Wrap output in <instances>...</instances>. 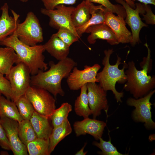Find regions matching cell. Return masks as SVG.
<instances>
[{
  "label": "cell",
  "instance_id": "34",
  "mask_svg": "<svg viewBox=\"0 0 155 155\" xmlns=\"http://www.w3.org/2000/svg\"><path fill=\"white\" fill-rule=\"evenodd\" d=\"M78 0H41L45 8L48 10H53L59 5H73Z\"/></svg>",
  "mask_w": 155,
  "mask_h": 155
},
{
  "label": "cell",
  "instance_id": "20",
  "mask_svg": "<svg viewBox=\"0 0 155 155\" xmlns=\"http://www.w3.org/2000/svg\"><path fill=\"white\" fill-rule=\"evenodd\" d=\"M108 10L100 5H95L91 3L90 13L91 15L89 20L82 26L76 28L77 32L80 37L85 33L89 27L94 25L104 23L106 13Z\"/></svg>",
  "mask_w": 155,
  "mask_h": 155
},
{
  "label": "cell",
  "instance_id": "29",
  "mask_svg": "<svg viewBox=\"0 0 155 155\" xmlns=\"http://www.w3.org/2000/svg\"><path fill=\"white\" fill-rule=\"evenodd\" d=\"M15 102L23 119L30 120L34 110L32 104L25 95L20 97Z\"/></svg>",
  "mask_w": 155,
  "mask_h": 155
},
{
  "label": "cell",
  "instance_id": "39",
  "mask_svg": "<svg viewBox=\"0 0 155 155\" xmlns=\"http://www.w3.org/2000/svg\"><path fill=\"white\" fill-rule=\"evenodd\" d=\"M132 8L134 9L135 8V3L134 2L131 0H124Z\"/></svg>",
  "mask_w": 155,
  "mask_h": 155
},
{
  "label": "cell",
  "instance_id": "4",
  "mask_svg": "<svg viewBox=\"0 0 155 155\" xmlns=\"http://www.w3.org/2000/svg\"><path fill=\"white\" fill-rule=\"evenodd\" d=\"M113 49L105 50L104 51V57L102 61L104 67L102 71L98 73L96 78L98 82L105 90H111L115 96L117 102H122L121 98L123 96V92H119L116 90L115 85L118 82L124 84L127 81V76L125 70L127 64L124 62L123 68L120 69L119 66L122 63L121 58L117 55V60L115 65H111L109 63L111 55L113 53Z\"/></svg>",
  "mask_w": 155,
  "mask_h": 155
},
{
  "label": "cell",
  "instance_id": "19",
  "mask_svg": "<svg viewBox=\"0 0 155 155\" xmlns=\"http://www.w3.org/2000/svg\"><path fill=\"white\" fill-rule=\"evenodd\" d=\"M49 119L34 111L30 121L38 138L49 139L53 129Z\"/></svg>",
  "mask_w": 155,
  "mask_h": 155
},
{
  "label": "cell",
  "instance_id": "10",
  "mask_svg": "<svg viewBox=\"0 0 155 155\" xmlns=\"http://www.w3.org/2000/svg\"><path fill=\"white\" fill-rule=\"evenodd\" d=\"M118 3L122 5L125 9L126 16L125 21L130 27L131 31L132 40L130 44L133 46L140 41L139 34L141 29L148 26L144 23L140 16V14L144 13V4L137 3H135V8L133 9L124 0H115Z\"/></svg>",
  "mask_w": 155,
  "mask_h": 155
},
{
  "label": "cell",
  "instance_id": "30",
  "mask_svg": "<svg viewBox=\"0 0 155 155\" xmlns=\"http://www.w3.org/2000/svg\"><path fill=\"white\" fill-rule=\"evenodd\" d=\"M100 142H98L94 141L92 143L93 145L100 148L101 152H99L98 153L102 155H123L124 154L119 152L116 148L112 144L111 139L108 141H106L103 140L101 137L99 138Z\"/></svg>",
  "mask_w": 155,
  "mask_h": 155
},
{
  "label": "cell",
  "instance_id": "41",
  "mask_svg": "<svg viewBox=\"0 0 155 155\" xmlns=\"http://www.w3.org/2000/svg\"><path fill=\"white\" fill-rule=\"evenodd\" d=\"M1 95H2V94H1V93L0 92V96H1Z\"/></svg>",
  "mask_w": 155,
  "mask_h": 155
},
{
  "label": "cell",
  "instance_id": "8",
  "mask_svg": "<svg viewBox=\"0 0 155 155\" xmlns=\"http://www.w3.org/2000/svg\"><path fill=\"white\" fill-rule=\"evenodd\" d=\"M74 8L72 6L67 7L64 5H59L53 10L42 8L40 11L42 14L49 17V25L51 27L58 30L61 27L66 28L80 38V37L71 20V14Z\"/></svg>",
  "mask_w": 155,
  "mask_h": 155
},
{
  "label": "cell",
  "instance_id": "11",
  "mask_svg": "<svg viewBox=\"0 0 155 155\" xmlns=\"http://www.w3.org/2000/svg\"><path fill=\"white\" fill-rule=\"evenodd\" d=\"M101 66L95 64L92 66L86 65L83 70L79 69L76 66L73 67L66 80L71 90H77L84 85L90 82H98L96 76Z\"/></svg>",
  "mask_w": 155,
  "mask_h": 155
},
{
  "label": "cell",
  "instance_id": "13",
  "mask_svg": "<svg viewBox=\"0 0 155 155\" xmlns=\"http://www.w3.org/2000/svg\"><path fill=\"white\" fill-rule=\"evenodd\" d=\"M0 122L5 132L11 150L14 155H27L26 146L20 140L18 135V122L5 117L0 118Z\"/></svg>",
  "mask_w": 155,
  "mask_h": 155
},
{
  "label": "cell",
  "instance_id": "1",
  "mask_svg": "<svg viewBox=\"0 0 155 155\" xmlns=\"http://www.w3.org/2000/svg\"><path fill=\"white\" fill-rule=\"evenodd\" d=\"M77 63L67 57L57 63L50 61L48 70H40L36 74L31 75L30 86L44 89L56 97L58 94L64 96L65 93L61 82L63 79L67 78Z\"/></svg>",
  "mask_w": 155,
  "mask_h": 155
},
{
  "label": "cell",
  "instance_id": "22",
  "mask_svg": "<svg viewBox=\"0 0 155 155\" xmlns=\"http://www.w3.org/2000/svg\"><path fill=\"white\" fill-rule=\"evenodd\" d=\"M18 57L11 47H0V73L6 75L14 63H19Z\"/></svg>",
  "mask_w": 155,
  "mask_h": 155
},
{
  "label": "cell",
  "instance_id": "17",
  "mask_svg": "<svg viewBox=\"0 0 155 155\" xmlns=\"http://www.w3.org/2000/svg\"><path fill=\"white\" fill-rule=\"evenodd\" d=\"M8 9L9 6L7 3H5L0 8L2 13L0 18V41L12 34L20 21V15L11 9L13 16H10Z\"/></svg>",
  "mask_w": 155,
  "mask_h": 155
},
{
  "label": "cell",
  "instance_id": "35",
  "mask_svg": "<svg viewBox=\"0 0 155 155\" xmlns=\"http://www.w3.org/2000/svg\"><path fill=\"white\" fill-rule=\"evenodd\" d=\"M145 12V14H142L143 20H144L146 24L154 25L155 24V16L152 11L150 6L148 4H144Z\"/></svg>",
  "mask_w": 155,
  "mask_h": 155
},
{
  "label": "cell",
  "instance_id": "25",
  "mask_svg": "<svg viewBox=\"0 0 155 155\" xmlns=\"http://www.w3.org/2000/svg\"><path fill=\"white\" fill-rule=\"evenodd\" d=\"M80 89V94L75 102L74 111L77 115L85 118L92 115L89 106L87 84L82 86Z\"/></svg>",
  "mask_w": 155,
  "mask_h": 155
},
{
  "label": "cell",
  "instance_id": "16",
  "mask_svg": "<svg viewBox=\"0 0 155 155\" xmlns=\"http://www.w3.org/2000/svg\"><path fill=\"white\" fill-rule=\"evenodd\" d=\"M85 33H90L87 40L91 44H94L97 39L106 40L112 45L119 43L117 37L111 28L104 23L92 25L88 27Z\"/></svg>",
  "mask_w": 155,
  "mask_h": 155
},
{
  "label": "cell",
  "instance_id": "28",
  "mask_svg": "<svg viewBox=\"0 0 155 155\" xmlns=\"http://www.w3.org/2000/svg\"><path fill=\"white\" fill-rule=\"evenodd\" d=\"M72 107L69 103H63L58 108L56 109L51 119L53 127L61 124L67 119L69 113L72 111Z\"/></svg>",
  "mask_w": 155,
  "mask_h": 155
},
{
  "label": "cell",
  "instance_id": "21",
  "mask_svg": "<svg viewBox=\"0 0 155 155\" xmlns=\"http://www.w3.org/2000/svg\"><path fill=\"white\" fill-rule=\"evenodd\" d=\"M91 3L87 1H83L75 7L71 16L72 23L75 28H79L85 24L89 20Z\"/></svg>",
  "mask_w": 155,
  "mask_h": 155
},
{
  "label": "cell",
  "instance_id": "14",
  "mask_svg": "<svg viewBox=\"0 0 155 155\" xmlns=\"http://www.w3.org/2000/svg\"><path fill=\"white\" fill-rule=\"evenodd\" d=\"M108 26L116 35L119 43H131L132 40V35L127 28L124 18L113 13L106 12L104 23Z\"/></svg>",
  "mask_w": 155,
  "mask_h": 155
},
{
  "label": "cell",
  "instance_id": "27",
  "mask_svg": "<svg viewBox=\"0 0 155 155\" xmlns=\"http://www.w3.org/2000/svg\"><path fill=\"white\" fill-rule=\"evenodd\" d=\"M18 132L20 140L26 146L37 137L30 120L18 122Z\"/></svg>",
  "mask_w": 155,
  "mask_h": 155
},
{
  "label": "cell",
  "instance_id": "24",
  "mask_svg": "<svg viewBox=\"0 0 155 155\" xmlns=\"http://www.w3.org/2000/svg\"><path fill=\"white\" fill-rule=\"evenodd\" d=\"M10 100L2 95L0 96V118L5 117L20 122L24 119L15 103Z\"/></svg>",
  "mask_w": 155,
  "mask_h": 155
},
{
  "label": "cell",
  "instance_id": "7",
  "mask_svg": "<svg viewBox=\"0 0 155 155\" xmlns=\"http://www.w3.org/2000/svg\"><path fill=\"white\" fill-rule=\"evenodd\" d=\"M31 75L29 69L24 63L20 62L13 66L6 78L10 84L12 101L15 102L25 94L30 86Z\"/></svg>",
  "mask_w": 155,
  "mask_h": 155
},
{
  "label": "cell",
  "instance_id": "36",
  "mask_svg": "<svg viewBox=\"0 0 155 155\" xmlns=\"http://www.w3.org/2000/svg\"><path fill=\"white\" fill-rule=\"evenodd\" d=\"M0 146L4 149L11 150L10 146L5 131L0 122Z\"/></svg>",
  "mask_w": 155,
  "mask_h": 155
},
{
  "label": "cell",
  "instance_id": "15",
  "mask_svg": "<svg viewBox=\"0 0 155 155\" xmlns=\"http://www.w3.org/2000/svg\"><path fill=\"white\" fill-rule=\"evenodd\" d=\"M106 123L102 121L91 119L88 117L79 121L75 122L73 125L76 136L88 134L96 140L101 137Z\"/></svg>",
  "mask_w": 155,
  "mask_h": 155
},
{
  "label": "cell",
  "instance_id": "9",
  "mask_svg": "<svg viewBox=\"0 0 155 155\" xmlns=\"http://www.w3.org/2000/svg\"><path fill=\"white\" fill-rule=\"evenodd\" d=\"M155 92V90L150 91L146 96L138 99L128 98L127 101L128 105L133 106L135 109L133 111V119L135 121L144 123V126L148 129L155 128V123L152 118L151 111L152 104L150 98Z\"/></svg>",
  "mask_w": 155,
  "mask_h": 155
},
{
  "label": "cell",
  "instance_id": "18",
  "mask_svg": "<svg viewBox=\"0 0 155 155\" xmlns=\"http://www.w3.org/2000/svg\"><path fill=\"white\" fill-rule=\"evenodd\" d=\"M43 45L45 51L59 61L67 57L69 53V46L55 34Z\"/></svg>",
  "mask_w": 155,
  "mask_h": 155
},
{
  "label": "cell",
  "instance_id": "5",
  "mask_svg": "<svg viewBox=\"0 0 155 155\" xmlns=\"http://www.w3.org/2000/svg\"><path fill=\"white\" fill-rule=\"evenodd\" d=\"M18 39L29 46H34L43 41L42 28L34 13L28 12L24 21L19 23L16 29Z\"/></svg>",
  "mask_w": 155,
  "mask_h": 155
},
{
  "label": "cell",
  "instance_id": "23",
  "mask_svg": "<svg viewBox=\"0 0 155 155\" xmlns=\"http://www.w3.org/2000/svg\"><path fill=\"white\" fill-rule=\"evenodd\" d=\"M71 124L67 119L61 124L53 127L49 137V152H52L58 144L71 133Z\"/></svg>",
  "mask_w": 155,
  "mask_h": 155
},
{
  "label": "cell",
  "instance_id": "12",
  "mask_svg": "<svg viewBox=\"0 0 155 155\" xmlns=\"http://www.w3.org/2000/svg\"><path fill=\"white\" fill-rule=\"evenodd\" d=\"M87 94L89 107L93 118L96 119L104 110L107 114L108 108L107 99V91L96 82L87 84Z\"/></svg>",
  "mask_w": 155,
  "mask_h": 155
},
{
  "label": "cell",
  "instance_id": "38",
  "mask_svg": "<svg viewBox=\"0 0 155 155\" xmlns=\"http://www.w3.org/2000/svg\"><path fill=\"white\" fill-rule=\"evenodd\" d=\"M87 144V143L85 144L84 145L83 147L79 151L77 152L75 154V155H85L88 152H84V149Z\"/></svg>",
  "mask_w": 155,
  "mask_h": 155
},
{
  "label": "cell",
  "instance_id": "32",
  "mask_svg": "<svg viewBox=\"0 0 155 155\" xmlns=\"http://www.w3.org/2000/svg\"><path fill=\"white\" fill-rule=\"evenodd\" d=\"M55 34L69 47L79 39L69 30L63 27L59 28L57 32Z\"/></svg>",
  "mask_w": 155,
  "mask_h": 155
},
{
  "label": "cell",
  "instance_id": "6",
  "mask_svg": "<svg viewBox=\"0 0 155 155\" xmlns=\"http://www.w3.org/2000/svg\"><path fill=\"white\" fill-rule=\"evenodd\" d=\"M24 95L32 104L35 111L51 119L56 109V100L49 92L30 86Z\"/></svg>",
  "mask_w": 155,
  "mask_h": 155
},
{
  "label": "cell",
  "instance_id": "3",
  "mask_svg": "<svg viewBox=\"0 0 155 155\" xmlns=\"http://www.w3.org/2000/svg\"><path fill=\"white\" fill-rule=\"evenodd\" d=\"M0 45L11 48L17 55L19 62L24 64L28 68L31 75L40 70L48 69V64L44 61L43 55L45 51L43 45L29 46L20 40L16 30L11 35L0 41Z\"/></svg>",
  "mask_w": 155,
  "mask_h": 155
},
{
  "label": "cell",
  "instance_id": "31",
  "mask_svg": "<svg viewBox=\"0 0 155 155\" xmlns=\"http://www.w3.org/2000/svg\"><path fill=\"white\" fill-rule=\"evenodd\" d=\"M92 3L100 4L107 9L113 13H115L117 15L121 16L124 18L126 16L124 8L122 5L118 4H113L109 0H85Z\"/></svg>",
  "mask_w": 155,
  "mask_h": 155
},
{
  "label": "cell",
  "instance_id": "33",
  "mask_svg": "<svg viewBox=\"0 0 155 155\" xmlns=\"http://www.w3.org/2000/svg\"><path fill=\"white\" fill-rule=\"evenodd\" d=\"M0 73V92L7 99L12 100L10 84L9 80Z\"/></svg>",
  "mask_w": 155,
  "mask_h": 155
},
{
  "label": "cell",
  "instance_id": "40",
  "mask_svg": "<svg viewBox=\"0 0 155 155\" xmlns=\"http://www.w3.org/2000/svg\"><path fill=\"white\" fill-rule=\"evenodd\" d=\"M21 2H26L28 0H19Z\"/></svg>",
  "mask_w": 155,
  "mask_h": 155
},
{
  "label": "cell",
  "instance_id": "26",
  "mask_svg": "<svg viewBox=\"0 0 155 155\" xmlns=\"http://www.w3.org/2000/svg\"><path fill=\"white\" fill-rule=\"evenodd\" d=\"M49 139L37 137L26 146L29 155H49Z\"/></svg>",
  "mask_w": 155,
  "mask_h": 155
},
{
  "label": "cell",
  "instance_id": "2",
  "mask_svg": "<svg viewBox=\"0 0 155 155\" xmlns=\"http://www.w3.org/2000/svg\"><path fill=\"white\" fill-rule=\"evenodd\" d=\"M144 45L147 49L148 55L144 58L141 64L142 69L137 70L134 63L132 61L128 62L127 69L125 71L127 81L124 88L129 91L136 99L147 94L155 86L154 76L147 74L152 66L151 51L147 43Z\"/></svg>",
  "mask_w": 155,
  "mask_h": 155
},
{
  "label": "cell",
  "instance_id": "37",
  "mask_svg": "<svg viewBox=\"0 0 155 155\" xmlns=\"http://www.w3.org/2000/svg\"><path fill=\"white\" fill-rule=\"evenodd\" d=\"M135 2V1H137L141 3L144 4H152L155 5V0H131Z\"/></svg>",
  "mask_w": 155,
  "mask_h": 155
}]
</instances>
